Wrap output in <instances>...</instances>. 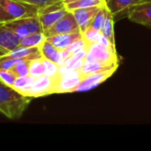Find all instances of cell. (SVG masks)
<instances>
[{
  "instance_id": "30",
  "label": "cell",
  "mask_w": 151,
  "mask_h": 151,
  "mask_svg": "<svg viewBox=\"0 0 151 151\" xmlns=\"http://www.w3.org/2000/svg\"><path fill=\"white\" fill-rule=\"evenodd\" d=\"M20 1L34 4V5L37 6L38 8H40V7H42L44 5H47V4H52V3H56L58 1H62V0H20Z\"/></svg>"
},
{
  "instance_id": "21",
  "label": "cell",
  "mask_w": 151,
  "mask_h": 151,
  "mask_svg": "<svg viewBox=\"0 0 151 151\" xmlns=\"http://www.w3.org/2000/svg\"><path fill=\"white\" fill-rule=\"evenodd\" d=\"M106 12H107V6L104 4L101 7V9L98 11V12L96 13V17L94 18V19H93V21H92V23L90 25V27L95 29L96 31H98V32L101 33L103 26H104V20H105Z\"/></svg>"
},
{
  "instance_id": "7",
  "label": "cell",
  "mask_w": 151,
  "mask_h": 151,
  "mask_svg": "<svg viewBox=\"0 0 151 151\" xmlns=\"http://www.w3.org/2000/svg\"><path fill=\"white\" fill-rule=\"evenodd\" d=\"M74 32H81L78 23L73 16V14L67 11L63 18H61L57 23H55L52 27L43 32L45 37H50L56 35L61 34H68V33H74Z\"/></svg>"
},
{
  "instance_id": "29",
  "label": "cell",
  "mask_w": 151,
  "mask_h": 151,
  "mask_svg": "<svg viewBox=\"0 0 151 151\" xmlns=\"http://www.w3.org/2000/svg\"><path fill=\"white\" fill-rule=\"evenodd\" d=\"M88 47L89 46H87V47H81V48H78L74 50H73L71 52V58H73L75 59H85L86 56H87V53H88Z\"/></svg>"
},
{
  "instance_id": "12",
  "label": "cell",
  "mask_w": 151,
  "mask_h": 151,
  "mask_svg": "<svg viewBox=\"0 0 151 151\" xmlns=\"http://www.w3.org/2000/svg\"><path fill=\"white\" fill-rule=\"evenodd\" d=\"M81 37L82 35L81 32H74V33L52 35L50 37H46V40L50 43H52L59 50H63L68 48L73 42L81 39Z\"/></svg>"
},
{
  "instance_id": "15",
  "label": "cell",
  "mask_w": 151,
  "mask_h": 151,
  "mask_svg": "<svg viewBox=\"0 0 151 151\" xmlns=\"http://www.w3.org/2000/svg\"><path fill=\"white\" fill-rule=\"evenodd\" d=\"M39 50L41 52V55L42 58H45L47 60H50L51 62H54L59 65L60 64V50L57 49L52 43L45 40L40 46Z\"/></svg>"
},
{
  "instance_id": "26",
  "label": "cell",
  "mask_w": 151,
  "mask_h": 151,
  "mask_svg": "<svg viewBox=\"0 0 151 151\" xmlns=\"http://www.w3.org/2000/svg\"><path fill=\"white\" fill-rule=\"evenodd\" d=\"M42 61H43V65H44V74L49 77L57 76L59 71V65L45 58H42Z\"/></svg>"
},
{
  "instance_id": "1",
  "label": "cell",
  "mask_w": 151,
  "mask_h": 151,
  "mask_svg": "<svg viewBox=\"0 0 151 151\" xmlns=\"http://www.w3.org/2000/svg\"><path fill=\"white\" fill-rule=\"evenodd\" d=\"M31 99L0 80V113L6 118L10 119L20 118Z\"/></svg>"
},
{
  "instance_id": "27",
  "label": "cell",
  "mask_w": 151,
  "mask_h": 151,
  "mask_svg": "<svg viewBox=\"0 0 151 151\" xmlns=\"http://www.w3.org/2000/svg\"><path fill=\"white\" fill-rule=\"evenodd\" d=\"M83 64H84L83 59H75L70 57L61 65L65 66L68 70H80V68L82 66Z\"/></svg>"
},
{
  "instance_id": "10",
  "label": "cell",
  "mask_w": 151,
  "mask_h": 151,
  "mask_svg": "<svg viewBox=\"0 0 151 151\" xmlns=\"http://www.w3.org/2000/svg\"><path fill=\"white\" fill-rule=\"evenodd\" d=\"M19 46V38L12 30L0 23V57L10 53Z\"/></svg>"
},
{
  "instance_id": "20",
  "label": "cell",
  "mask_w": 151,
  "mask_h": 151,
  "mask_svg": "<svg viewBox=\"0 0 151 151\" xmlns=\"http://www.w3.org/2000/svg\"><path fill=\"white\" fill-rule=\"evenodd\" d=\"M35 79V78H34L31 75H27L25 77H18L14 81L12 88L17 91H19V93L25 95V93L28 90V88L32 85Z\"/></svg>"
},
{
  "instance_id": "17",
  "label": "cell",
  "mask_w": 151,
  "mask_h": 151,
  "mask_svg": "<svg viewBox=\"0 0 151 151\" xmlns=\"http://www.w3.org/2000/svg\"><path fill=\"white\" fill-rule=\"evenodd\" d=\"M102 35L105 36L112 44H115V38H114V16L107 8L105 20L101 31Z\"/></svg>"
},
{
  "instance_id": "33",
  "label": "cell",
  "mask_w": 151,
  "mask_h": 151,
  "mask_svg": "<svg viewBox=\"0 0 151 151\" xmlns=\"http://www.w3.org/2000/svg\"><path fill=\"white\" fill-rule=\"evenodd\" d=\"M148 27H150V28H151V25H150V26H148Z\"/></svg>"
},
{
  "instance_id": "32",
  "label": "cell",
  "mask_w": 151,
  "mask_h": 151,
  "mask_svg": "<svg viewBox=\"0 0 151 151\" xmlns=\"http://www.w3.org/2000/svg\"><path fill=\"white\" fill-rule=\"evenodd\" d=\"M62 1H63V3H64L65 4H66L73 3V2H75V1H78V0H62Z\"/></svg>"
},
{
  "instance_id": "6",
  "label": "cell",
  "mask_w": 151,
  "mask_h": 151,
  "mask_svg": "<svg viewBox=\"0 0 151 151\" xmlns=\"http://www.w3.org/2000/svg\"><path fill=\"white\" fill-rule=\"evenodd\" d=\"M55 77H49L44 74L34 80L32 85L25 93V96L31 98H35L53 95Z\"/></svg>"
},
{
  "instance_id": "8",
  "label": "cell",
  "mask_w": 151,
  "mask_h": 151,
  "mask_svg": "<svg viewBox=\"0 0 151 151\" xmlns=\"http://www.w3.org/2000/svg\"><path fill=\"white\" fill-rule=\"evenodd\" d=\"M118 68H113L111 70L104 71V72H99V73H89L87 75H83L82 81L81 83L73 90L72 93L74 92H84V91H88L96 87L99 86L101 83L104 82L107 79H109L117 70Z\"/></svg>"
},
{
  "instance_id": "9",
  "label": "cell",
  "mask_w": 151,
  "mask_h": 151,
  "mask_svg": "<svg viewBox=\"0 0 151 151\" xmlns=\"http://www.w3.org/2000/svg\"><path fill=\"white\" fill-rule=\"evenodd\" d=\"M127 17L133 22L146 27L151 25V0L142 1L131 7L127 12Z\"/></svg>"
},
{
  "instance_id": "28",
  "label": "cell",
  "mask_w": 151,
  "mask_h": 151,
  "mask_svg": "<svg viewBox=\"0 0 151 151\" xmlns=\"http://www.w3.org/2000/svg\"><path fill=\"white\" fill-rule=\"evenodd\" d=\"M23 58H10L5 56L0 57V69H12L13 65Z\"/></svg>"
},
{
  "instance_id": "5",
  "label": "cell",
  "mask_w": 151,
  "mask_h": 151,
  "mask_svg": "<svg viewBox=\"0 0 151 151\" xmlns=\"http://www.w3.org/2000/svg\"><path fill=\"white\" fill-rule=\"evenodd\" d=\"M0 4L13 19L37 16L38 14L39 8L37 6L20 0H0Z\"/></svg>"
},
{
  "instance_id": "25",
  "label": "cell",
  "mask_w": 151,
  "mask_h": 151,
  "mask_svg": "<svg viewBox=\"0 0 151 151\" xmlns=\"http://www.w3.org/2000/svg\"><path fill=\"white\" fill-rule=\"evenodd\" d=\"M17 78L18 76L12 69H0V80L4 83L12 87Z\"/></svg>"
},
{
  "instance_id": "11",
  "label": "cell",
  "mask_w": 151,
  "mask_h": 151,
  "mask_svg": "<svg viewBox=\"0 0 151 151\" xmlns=\"http://www.w3.org/2000/svg\"><path fill=\"white\" fill-rule=\"evenodd\" d=\"M104 5V4H103ZM103 5L99 6H93V7H88V8H81V9H75L71 11V12L73 14L78 26L80 27V31L82 34L87 28H88L96 17L98 11L101 9Z\"/></svg>"
},
{
  "instance_id": "19",
  "label": "cell",
  "mask_w": 151,
  "mask_h": 151,
  "mask_svg": "<svg viewBox=\"0 0 151 151\" xmlns=\"http://www.w3.org/2000/svg\"><path fill=\"white\" fill-rule=\"evenodd\" d=\"M105 4V0H78L73 3H69L65 4V9L69 12L75 10V9H81V8H88V7H93V6H99Z\"/></svg>"
},
{
  "instance_id": "24",
  "label": "cell",
  "mask_w": 151,
  "mask_h": 151,
  "mask_svg": "<svg viewBox=\"0 0 151 151\" xmlns=\"http://www.w3.org/2000/svg\"><path fill=\"white\" fill-rule=\"evenodd\" d=\"M82 38L90 45L92 43H95V42H98L101 36L103 35L102 33L98 32V31H96L95 29L91 28L90 27L88 28H87L82 34Z\"/></svg>"
},
{
  "instance_id": "2",
  "label": "cell",
  "mask_w": 151,
  "mask_h": 151,
  "mask_svg": "<svg viewBox=\"0 0 151 151\" xmlns=\"http://www.w3.org/2000/svg\"><path fill=\"white\" fill-rule=\"evenodd\" d=\"M85 62H100L104 64H118L119 57L116 47H109L101 42H95L89 45Z\"/></svg>"
},
{
  "instance_id": "18",
  "label": "cell",
  "mask_w": 151,
  "mask_h": 151,
  "mask_svg": "<svg viewBox=\"0 0 151 151\" xmlns=\"http://www.w3.org/2000/svg\"><path fill=\"white\" fill-rule=\"evenodd\" d=\"M46 37L43 32L34 33L24 36L19 39V46L22 47H39L44 41Z\"/></svg>"
},
{
  "instance_id": "3",
  "label": "cell",
  "mask_w": 151,
  "mask_h": 151,
  "mask_svg": "<svg viewBox=\"0 0 151 151\" xmlns=\"http://www.w3.org/2000/svg\"><path fill=\"white\" fill-rule=\"evenodd\" d=\"M4 24L15 35H17L19 39L34 33L43 32L38 16L14 19Z\"/></svg>"
},
{
  "instance_id": "14",
  "label": "cell",
  "mask_w": 151,
  "mask_h": 151,
  "mask_svg": "<svg viewBox=\"0 0 151 151\" xmlns=\"http://www.w3.org/2000/svg\"><path fill=\"white\" fill-rule=\"evenodd\" d=\"M145 0H105V4L113 16L128 10L134 5Z\"/></svg>"
},
{
  "instance_id": "13",
  "label": "cell",
  "mask_w": 151,
  "mask_h": 151,
  "mask_svg": "<svg viewBox=\"0 0 151 151\" xmlns=\"http://www.w3.org/2000/svg\"><path fill=\"white\" fill-rule=\"evenodd\" d=\"M66 12H67V10L65 8H62L59 10H56V11H52V12H49L46 13H42V14L37 15L39 21L41 23L42 31L44 32L47 29H49L50 27H52L61 18H63Z\"/></svg>"
},
{
  "instance_id": "23",
  "label": "cell",
  "mask_w": 151,
  "mask_h": 151,
  "mask_svg": "<svg viewBox=\"0 0 151 151\" xmlns=\"http://www.w3.org/2000/svg\"><path fill=\"white\" fill-rule=\"evenodd\" d=\"M32 59H21L18 61L12 68L18 77H25L29 75V65Z\"/></svg>"
},
{
  "instance_id": "22",
  "label": "cell",
  "mask_w": 151,
  "mask_h": 151,
  "mask_svg": "<svg viewBox=\"0 0 151 151\" xmlns=\"http://www.w3.org/2000/svg\"><path fill=\"white\" fill-rule=\"evenodd\" d=\"M29 75L34 78H38L42 75H44V65L42 58L33 59L29 65Z\"/></svg>"
},
{
  "instance_id": "16",
  "label": "cell",
  "mask_w": 151,
  "mask_h": 151,
  "mask_svg": "<svg viewBox=\"0 0 151 151\" xmlns=\"http://www.w3.org/2000/svg\"><path fill=\"white\" fill-rule=\"evenodd\" d=\"M118 67H119V63L109 65V64H104L100 62H85L84 61V64L80 68L79 72L82 75H87L89 73L104 72V71H107V70H111V69L118 68Z\"/></svg>"
},
{
  "instance_id": "31",
  "label": "cell",
  "mask_w": 151,
  "mask_h": 151,
  "mask_svg": "<svg viewBox=\"0 0 151 151\" xmlns=\"http://www.w3.org/2000/svg\"><path fill=\"white\" fill-rule=\"evenodd\" d=\"M13 19L3 8V6L0 4V23H5L10 20Z\"/></svg>"
},
{
  "instance_id": "4",
  "label": "cell",
  "mask_w": 151,
  "mask_h": 151,
  "mask_svg": "<svg viewBox=\"0 0 151 151\" xmlns=\"http://www.w3.org/2000/svg\"><path fill=\"white\" fill-rule=\"evenodd\" d=\"M82 78L83 75L79 70H67L64 73H58L55 76L54 94L72 93L81 83Z\"/></svg>"
}]
</instances>
